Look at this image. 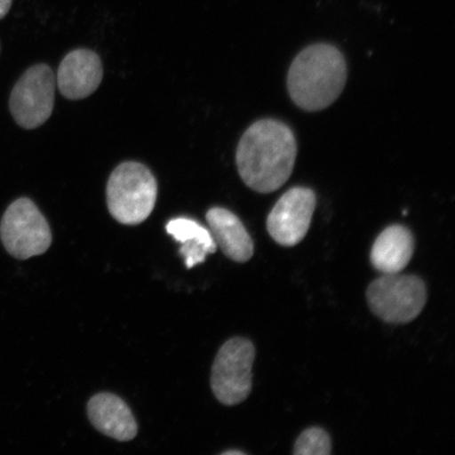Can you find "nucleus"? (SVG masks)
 Masks as SVG:
<instances>
[{
  "instance_id": "14",
  "label": "nucleus",
  "mask_w": 455,
  "mask_h": 455,
  "mask_svg": "<svg viewBox=\"0 0 455 455\" xmlns=\"http://www.w3.org/2000/svg\"><path fill=\"white\" fill-rule=\"evenodd\" d=\"M293 453L297 455H329L331 440L327 432L317 427L307 429L295 443Z\"/></svg>"
},
{
  "instance_id": "1",
  "label": "nucleus",
  "mask_w": 455,
  "mask_h": 455,
  "mask_svg": "<svg viewBox=\"0 0 455 455\" xmlns=\"http://www.w3.org/2000/svg\"><path fill=\"white\" fill-rule=\"evenodd\" d=\"M297 155L292 130L275 119H261L248 128L238 144V173L252 190L275 192L291 176Z\"/></svg>"
},
{
  "instance_id": "8",
  "label": "nucleus",
  "mask_w": 455,
  "mask_h": 455,
  "mask_svg": "<svg viewBox=\"0 0 455 455\" xmlns=\"http://www.w3.org/2000/svg\"><path fill=\"white\" fill-rule=\"evenodd\" d=\"M316 196L309 188L295 187L278 199L267 220V230L278 244L293 247L309 231Z\"/></svg>"
},
{
  "instance_id": "5",
  "label": "nucleus",
  "mask_w": 455,
  "mask_h": 455,
  "mask_svg": "<svg viewBox=\"0 0 455 455\" xmlns=\"http://www.w3.org/2000/svg\"><path fill=\"white\" fill-rule=\"evenodd\" d=\"M0 238L10 255L28 259L47 251L52 233L36 204L21 197L5 210L0 223Z\"/></svg>"
},
{
  "instance_id": "3",
  "label": "nucleus",
  "mask_w": 455,
  "mask_h": 455,
  "mask_svg": "<svg viewBox=\"0 0 455 455\" xmlns=\"http://www.w3.org/2000/svg\"><path fill=\"white\" fill-rule=\"evenodd\" d=\"M157 190L155 175L145 164L124 163L113 171L108 180V209L118 223L140 225L155 209Z\"/></svg>"
},
{
  "instance_id": "13",
  "label": "nucleus",
  "mask_w": 455,
  "mask_h": 455,
  "mask_svg": "<svg viewBox=\"0 0 455 455\" xmlns=\"http://www.w3.org/2000/svg\"><path fill=\"white\" fill-rule=\"evenodd\" d=\"M167 232L176 242L181 243L180 254L183 256L188 269L203 264L207 255L218 250L212 232L196 220L188 218H178L169 221Z\"/></svg>"
},
{
  "instance_id": "2",
  "label": "nucleus",
  "mask_w": 455,
  "mask_h": 455,
  "mask_svg": "<svg viewBox=\"0 0 455 455\" xmlns=\"http://www.w3.org/2000/svg\"><path fill=\"white\" fill-rule=\"evenodd\" d=\"M347 81L345 57L328 44H312L295 57L288 73L294 104L305 111L326 109L339 98Z\"/></svg>"
},
{
  "instance_id": "10",
  "label": "nucleus",
  "mask_w": 455,
  "mask_h": 455,
  "mask_svg": "<svg viewBox=\"0 0 455 455\" xmlns=\"http://www.w3.org/2000/svg\"><path fill=\"white\" fill-rule=\"evenodd\" d=\"M87 411L91 424L111 439L128 442L138 435V423L121 397L112 394L96 395L89 401Z\"/></svg>"
},
{
  "instance_id": "15",
  "label": "nucleus",
  "mask_w": 455,
  "mask_h": 455,
  "mask_svg": "<svg viewBox=\"0 0 455 455\" xmlns=\"http://www.w3.org/2000/svg\"><path fill=\"white\" fill-rule=\"evenodd\" d=\"M12 0H0V20L9 13Z\"/></svg>"
},
{
  "instance_id": "16",
  "label": "nucleus",
  "mask_w": 455,
  "mask_h": 455,
  "mask_svg": "<svg viewBox=\"0 0 455 455\" xmlns=\"http://www.w3.org/2000/svg\"><path fill=\"white\" fill-rule=\"evenodd\" d=\"M224 455H243L244 454L243 451H225L223 453Z\"/></svg>"
},
{
  "instance_id": "4",
  "label": "nucleus",
  "mask_w": 455,
  "mask_h": 455,
  "mask_svg": "<svg viewBox=\"0 0 455 455\" xmlns=\"http://www.w3.org/2000/svg\"><path fill=\"white\" fill-rule=\"evenodd\" d=\"M367 301L373 315L386 323H411L426 305L425 283L415 275H383L370 283Z\"/></svg>"
},
{
  "instance_id": "6",
  "label": "nucleus",
  "mask_w": 455,
  "mask_h": 455,
  "mask_svg": "<svg viewBox=\"0 0 455 455\" xmlns=\"http://www.w3.org/2000/svg\"><path fill=\"white\" fill-rule=\"evenodd\" d=\"M254 358V345L247 339L233 338L221 346L212 367V388L223 405H238L251 394Z\"/></svg>"
},
{
  "instance_id": "11",
  "label": "nucleus",
  "mask_w": 455,
  "mask_h": 455,
  "mask_svg": "<svg viewBox=\"0 0 455 455\" xmlns=\"http://www.w3.org/2000/svg\"><path fill=\"white\" fill-rule=\"evenodd\" d=\"M206 220L214 242L228 258L236 263H246L252 258V238L235 213L215 207L209 210Z\"/></svg>"
},
{
  "instance_id": "9",
  "label": "nucleus",
  "mask_w": 455,
  "mask_h": 455,
  "mask_svg": "<svg viewBox=\"0 0 455 455\" xmlns=\"http://www.w3.org/2000/svg\"><path fill=\"white\" fill-rule=\"evenodd\" d=\"M102 66L93 51L79 49L68 54L59 68L56 83L66 99L78 100L88 98L100 87Z\"/></svg>"
},
{
  "instance_id": "7",
  "label": "nucleus",
  "mask_w": 455,
  "mask_h": 455,
  "mask_svg": "<svg viewBox=\"0 0 455 455\" xmlns=\"http://www.w3.org/2000/svg\"><path fill=\"white\" fill-rule=\"evenodd\" d=\"M56 77L47 65H36L24 73L10 96V111L21 128L41 127L53 112Z\"/></svg>"
},
{
  "instance_id": "12",
  "label": "nucleus",
  "mask_w": 455,
  "mask_h": 455,
  "mask_svg": "<svg viewBox=\"0 0 455 455\" xmlns=\"http://www.w3.org/2000/svg\"><path fill=\"white\" fill-rule=\"evenodd\" d=\"M414 238L411 230L394 225L380 233L374 242L370 259L375 269L383 275H397L411 260Z\"/></svg>"
}]
</instances>
